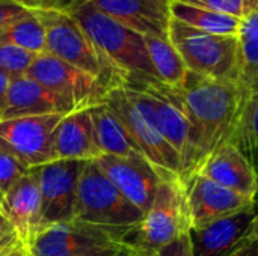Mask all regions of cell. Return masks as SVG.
<instances>
[{"mask_svg":"<svg viewBox=\"0 0 258 256\" xmlns=\"http://www.w3.org/2000/svg\"><path fill=\"white\" fill-rule=\"evenodd\" d=\"M171 15L194 29L215 35H237L240 18L172 0Z\"/></svg>","mask_w":258,"mask_h":256,"instance_id":"cell-22","label":"cell"},{"mask_svg":"<svg viewBox=\"0 0 258 256\" xmlns=\"http://www.w3.org/2000/svg\"><path fill=\"white\" fill-rule=\"evenodd\" d=\"M194 256H233L258 240L255 207L189 229Z\"/></svg>","mask_w":258,"mask_h":256,"instance_id":"cell-12","label":"cell"},{"mask_svg":"<svg viewBox=\"0 0 258 256\" xmlns=\"http://www.w3.org/2000/svg\"><path fill=\"white\" fill-rule=\"evenodd\" d=\"M233 256H258V240L249 243L248 246H245L242 250H239Z\"/></svg>","mask_w":258,"mask_h":256,"instance_id":"cell-35","label":"cell"},{"mask_svg":"<svg viewBox=\"0 0 258 256\" xmlns=\"http://www.w3.org/2000/svg\"><path fill=\"white\" fill-rule=\"evenodd\" d=\"M9 81H11V75L0 69V121H2V116H3V110H5V103H6V94H8Z\"/></svg>","mask_w":258,"mask_h":256,"instance_id":"cell-33","label":"cell"},{"mask_svg":"<svg viewBox=\"0 0 258 256\" xmlns=\"http://www.w3.org/2000/svg\"><path fill=\"white\" fill-rule=\"evenodd\" d=\"M190 229L183 181L166 177L160 181L154 199L141 223L122 241L135 256H147L172 243Z\"/></svg>","mask_w":258,"mask_h":256,"instance_id":"cell-5","label":"cell"},{"mask_svg":"<svg viewBox=\"0 0 258 256\" xmlns=\"http://www.w3.org/2000/svg\"><path fill=\"white\" fill-rule=\"evenodd\" d=\"M0 256H29L24 244L14 235L0 243Z\"/></svg>","mask_w":258,"mask_h":256,"instance_id":"cell-32","label":"cell"},{"mask_svg":"<svg viewBox=\"0 0 258 256\" xmlns=\"http://www.w3.org/2000/svg\"><path fill=\"white\" fill-rule=\"evenodd\" d=\"M68 12L109 62L125 75L127 83H160L141 33L104 15L88 0L77 2Z\"/></svg>","mask_w":258,"mask_h":256,"instance_id":"cell-2","label":"cell"},{"mask_svg":"<svg viewBox=\"0 0 258 256\" xmlns=\"http://www.w3.org/2000/svg\"><path fill=\"white\" fill-rule=\"evenodd\" d=\"M53 160L89 161L101 155L98 151L88 107L73 110L62 116L53 131Z\"/></svg>","mask_w":258,"mask_h":256,"instance_id":"cell-19","label":"cell"},{"mask_svg":"<svg viewBox=\"0 0 258 256\" xmlns=\"http://www.w3.org/2000/svg\"><path fill=\"white\" fill-rule=\"evenodd\" d=\"M29 167L0 146V207L8 192L27 174Z\"/></svg>","mask_w":258,"mask_h":256,"instance_id":"cell-27","label":"cell"},{"mask_svg":"<svg viewBox=\"0 0 258 256\" xmlns=\"http://www.w3.org/2000/svg\"><path fill=\"white\" fill-rule=\"evenodd\" d=\"M67 113L21 116L0 121V146L29 169L53 161V131Z\"/></svg>","mask_w":258,"mask_h":256,"instance_id":"cell-9","label":"cell"},{"mask_svg":"<svg viewBox=\"0 0 258 256\" xmlns=\"http://www.w3.org/2000/svg\"><path fill=\"white\" fill-rule=\"evenodd\" d=\"M35 57L36 54L0 39V69L11 77L26 74Z\"/></svg>","mask_w":258,"mask_h":256,"instance_id":"cell-26","label":"cell"},{"mask_svg":"<svg viewBox=\"0 0 258 256\" xmlns=\"http://www.w3.org/2000/svg\"><path fill=\"white\" fill-rule=\"evenodd\" d=\"M257 116L258 92H249L242 101L231 134L227 140L228 143L234 145L254 167L258 146Z\"/></svg>","mask_w":258,"mask_h":256,"instance_id":"cell-23","label":"cell"},{"mask_svg":"<svg viewBox=\"0 0 258 256\" xmlns=\"http://www.w3.org/2000/svg\"><path fill=\"white\" fill-rule=\"evenodd\" d=\"M103 101L118 118L139 152L163 175L180 178L181 164L177 152L162 134L139 115L136 107L127 98L122 86L110 89Z\"/></svg>","mask_w":258,"mask_h":256,"instance_id":"cell-7","label":"cell"},{"mask_svg":"<svg viewBox=\"0 0 258 256\" xmlns=\"http://www.w3.org/2000/svg\"><path fill=\"white\" fill-rule=\"evenodd\" d=\"M147 256H194L192 247H190V240H189V232L180 235L172 243L160 247L159 250Z\"/></svg>","mask_w":258,"mask_h":256,"instance_id":"cell-30","label":"cell"},{"mask_svg":"<svg viewBox=\"0 0 258 256\" xmlns=\"http://www.w3.org/2000/svg\"><path fill=\"white\" fill-rule=\"evenodd\" d=\"M94 161L119 193L144 214L148 211L160 181L166 178L142 155L115 157L101 154Z\"/></svg>","mask_w":258,"mask_h":256,"instance_id":"cell-13","label":"cell"},{"mask_svg":"<svg viewBox=\"0 0 258 256\" xmlns=\"http://www.w3.org/2000/svg\"><path fill=\"white\" fill-rule=\"evenodd\" d=\"M27 11H70L77 0H6Z\"/></svg>","mask_w":258,"mask_h":256,"instance_id":"cell-29","label":"cell"},{"mask_svg":"<svg viewBox=\"0 0 258 256\" xmlns=\"http://www.w3.org/2000/svg\"><path fill=\"white\" fill-rule=\"evenodd\" d=\"M14 235H15V234H14V231H12V228H11L8 219L5 217L3 211L0 210V243H3L5 240L11 238V237H14Z\"/></svg>","mask_w":258,"mask_h":256,"instance_id":"cell-34","label":"cell"},{"mask_svg":"<svg viewBox=\"0 0 258 256\" xmlns=\"http://www.w3.org/2000/svg\"><path fill=\"white\" fill-rule=\"evenodd\" d=\"M26 75L36 80L60 100H63L73 110L91 107L103 103L109 92L92 75L47 54H38L29 66Z\"/></svg>","mask_w":258,"mask_h":256,"instance_id":"cell-8","label":"cell"},{"mask_svg":"<svg viewBox=\"0 0 258 256\" xmlns=\"http://www.w3.org/2000/svg\"><path fill=\"white\" fill-rule=\"evenodd\" d=\"M86 161L53 160L36 169L42 226L73 222L77 183Z\"/></svg>","mask_w":258,"mask_h":256,"instance_id":"cell-11","label":"cell"},{"mask_svg":"<svg viewBox=\"0 0 258 256\" xmlns=\"http://www.w3.org/2000/svg\"><path fill=\"white\" fill-rule=\"evenodd\" d=\"M194 174H200L228 190L255 201V167L234 145L228 142L216 146Z\"/></svg>","mask_w":258,"mask_h":256,"instance_id":"cell-16","label":"cell"},{"mask_svg":"<svg viewBox=\"0 0 258 256\" xmlns=\"http://www.w3.org/2000/svg\"><path fill=\"white\" fill-rule=\"evenodd\" d=\"M0 210H2V207H0Z\"/></svg>","mask_w":258,"mask_h":256,"instance_id":"cell-38","label":"cell"},{"mask_svg":"<svg viewBox=\"0 0 258 256\" xmlns=\"http://www.w3.org/2000/svg\"><path fill=\"white\" fill-rule=\"evenodd\" d=\"M77 2H82V0H77Z\"/></svg>","mask_w":258,"mask_h":256,"instance_id":"cell-37","label":"cell"},{"mask_svg":"<svg viewBox=\"0 0 258 256\" xmlns=\"http://www.w3.org/2000/svg\"><path fill=\"white\" fill-rule=\"evenodd\" d=\"M237 84L258 92V9L240 18L237 30Z\"/></svg>","mask_w":258,"mask_h":256,"instance_id":"cell-21","label":"cell"},{"mask_svg":"<svg viewBox=\"0 0 258 256\" xmlns=\"http://www.w3.org/2000/svg\"><path fill=\"white\" fill-rule=\"evenodd\" d=\"M168 39L187 71L237 83V36L215 35L171 20Z\"/></svg>","mask_w":258,"mask_h":256,"instance_id":"cell-6","label":"cell"},{"mask_svg":"<svg viewBox=\"0 0 258 256\" xmlns=\"http://www.w3.org/2000/svg\"><path fill=\"white\" fill-rule=\"evenodd\" d=\"M88 110L91 116L94 140L101 154L115 157L142 155L104 101L88 107Z\"/></svg>","mask_w":258,"mask_h":256,"instance_id":"cell-20","label":"cell"},{"mask_svg":"<svg viewBox=\"0 0 258 256\" xmlns=\"http://www.w3.org/2000/svg\"><path fill=\"white\" fill-rule=\"evenodd\" d=\"M142 217L144 213L119 193L94 160L85 163L77 183L73 222L95 228L122 244Z\"/></svg>","mask_w":258,"mask_h":256,"instance_id":"cell-3","label":"cell"},{"mask_svg":"<svg viewBox=\"0 0 258 256\" xmlns=\"http://www.w3.org/2000/svg\"><path fill=\"white\" fill-rule=\"evenodd\" d=\"M26 12H27V9H24L15 3L0 0V32L5 27H8L12 21H15L17 18L23 17Z\"/></svg>","mask_w":258,"mask_h":256,"instance_id":"cell-31","label":"cell"},{"mask_svg":"<svg viewBox=\"0 0 258 256\" xmlns=\"http://www.w3.org/2000/svg\"><path fill=\"white\" fill-rule=\"evenodd\" d=\"M186 5L210 9L219 14L242 18L251 11L257 9V0H175Z\"/></svg>","mask_w":258,"mask_h":256,"instance_id":"cell-28","label":"cell"},{"mask_svg":"<svg viewBox=\"0 0 258 256\" xmlns=\"http://www.w3.org/2000/svg\"><path fill=\"white\" fill-rule=\"evenodd\" d=\"M144 39L159 81L168 88H178L187 69L174 45L169 39L154 36H144Z\"/></svg>","mask_w":258,"mask_h":256,"instance_id":"cell-24","label":"cell"},{"mask_svg":"<svg viewBox=\"0 0 258 256\" xmlns=\"http://www.w3.org/2000/svg\"><path fill=\"white\" fill-rule=\"evenodd\" d=\"M183 187L190 229L255 207V201L228 190L200 174L189 175L183 181Z\"/></svg>","mask_w":258,"mask_h":256,"instance_id":"cell-14","label":"cell"},{"mask_svg":"<svg viewBox=\"0 0 258 256\" xmlns=\"http://www.w3.org/2000/svg\"><path fill=\"white\" fill-rule=\"evenodd\" d=\"M45 32V53L92 75L107 91L127 83L125 75L98 50L68 11H33Z\"/></svg>","mask_w":258,"mask_h":256,"instance_id":"cell-4","label":"cell"},{"mask_svg":"<svg viewBox=\"0 0 258 256\" xmlns=\"http://www.w3.org/2000/svg\"><path fill=\"white\" fill-rule=\"evenodd\" d=\"M2 211L8 219L15 237L27 247L36 232L42 228L41 195L36 169L27 174L8 192L2 201Z\"/></svg>","mask_w":258,"mask_h":256,"instance_id":"cell-17","label":"cell"},{"mask_svg":"<svg viewBox=\"0 0 258 256\" xmlns=\"http://www.w3.org/2000/svg\"><path fill=\"white\" fill-rule=\"evenodd\" d=\"M70 112H73L71 106H68L63 100H60L36 80L23 74L11 77L2 121L21 116Z\"/></svg>","mask_w":258,"mask_h":256,"instance_id":"cell-18","label":"cell"},{"mask_svg":"<svg viewBox=\"0 0 258 256\" xmlns=\"http://www.w3.org/2000/svg\"><path fill=\"white\" fill-rule=\"evenodd\" d=\"M100 256H135V253L130 249H127L125 246H122V247H119L116 250H112V252H107V253Z\"/></svg>","mask_w":258,"mask_h":256,"instance_id":"cell-36","label":"cell"},{"mask_svg":"<svg viewBox=\"0 0 258 256\" xmlns=\"http://www.w3.org/2000/svg\"><path fill=\"white\" fill-rule=\"evenodd\" d=\"M122 246L95 228L68 222L42 226L26 249L29 256H100Z\"/></svg>","mask_w":258,"mask_h":256,"instance_id":"cell-10","label":"cell"},{"mask_svg":"<svg viewBox=\"0 0 258 256\" xmlns=\"http://www.w3.org/2000/svg\"><path fill=\"white\" fill-rule=\"evenodd\" d=\"M100 12L141 33L168 39L172 0H88Z\"/></svg>","mask_w":258,"mask_h":256,"instance_id":"cell-15","label":"cell"},{"mask_svg":"<svg viewBox=\"0 0 258 256\" xmlns=\"http://www.w3.org/2000/svg\"><path fill=\"white\" fill-rule=\"evenodd\" d=\"M0 39L20 47L32 54L45 53V32L33 11H27L23 17L12 21L0 32Z\"/></svg>","mask_w":258,"mask_h":256,"instance_id":"cell-25","label":"cell"},{"mask_svg":"<svg viewBox=\"0 0 258 256\" xmlns=\"http://www.w3.org/2000/svg\"><path fill=\"white\" fill-rule=\"evenodd\" d=\"M169 89L190 125V158L186 180L216 146L228 140L242 101L249 92L234 81L209 78L192 71H186L178 88Z\"/></svg>","mask_w":258,"mask_h":256,"instance_id":"cell-1","label":"cell"}]
</instances>
